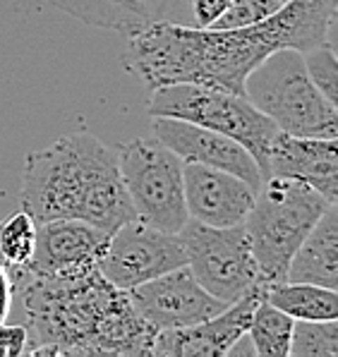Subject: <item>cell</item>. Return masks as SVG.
Segmentation results:
<instances>
[{"mask_svg":"<svg viewBox=\"0 0 338 357\" xmlns=\"http://www.w3.org/2000/svg\"><path fill=\"white\" fill-rule=\"evenodd\" d=\"M336 31L338 0H291L271 17L240 29L151 22L130 34L120 63L149 91L166 84H201L243 94L245 77L266 56L279 48L305 53L321 43L338 46Z\"/></svg>","mask_w":338,"mask_h":357,"instance_id":"1","label":"cell"},{"mask_svg":"<svg viewBox=\"0 0 338 357\" xmlns=\"http://www.w3.org/2000/svg\"><path fill=\"white\" fill-rule=\"evenodd\" d=\"M279 3H281V5H286V3H291V0H279Z\"/></svg>","mask_w":338,"mask_h":357,"instance_id":"28","label":"cell"},{"mask_svg":"<svg viewBox=\"0 0 338 357\" xmlns=\"http://www.w3.org/2000/svg\"><path fill=\"white\" fill-rule=\"evenodd\" d=\"M60 13L84 22L96 29L118 31V34H135L144 29V20L135 10L132 0H46Z\"/></svg>","mask_w":338,"mask_h":357,"instance_id":"18","label":"cell"},{"mask_svg":"<svg viewBox=\"0 0 338 357\" xmlns=\"http://www.w3.org/2000/svg\"><path fill=\"white\" fill-rule=\"evenodd\" d=\"M13 281L8 276V268L0 264V324L10 317V307H13Z\"/></svg>","mask_w":338,"mask_h":357,"instance_id":"27","label":"cell"},{"mask_svg":"<svg viewBox=\"0 0 338 357\" xmlns=\"http://www.w3.org/2000/svg\"><path fill=\"white\" fill-rule=\"evenodd\" d=\"M266 178H293L312 185L331 204L338 199V142L293 137L279 130L266 158Z\"/></svg>","mask_w":338,"mask_h":357,"instance_id":"15","label":"cell"},{"mask_svg":"<svg viewBox=\"0 0 338 357\" xmlns=\"http://www.w3.org/2000/svg\"><path fill=\"white\" fill-rule=\"evenodd\" d=\"M266 283L259 281L240 300L211 319L183 328L156 331L149 355L159 357H223L247 333L254 307L264 298Z\"/></svg>","mask_w":338,"mask_h":357,"instance_id":"11","label":"cell"},{"mask_svg":"<svg viewBox=\"0 0 338 357\" xmlns=\"http://www.w3.org/2000/svg\"><path fill=\"white\" fill-rule=\"evenodd\" d=\"M10 281L29 319L24 355H149L156 331L99 266L56 276L17 273Z\"/></svg>","mask_w":338,"mask_h":357,"instance_id":"2","label":"cell"},{"mask_svg":"<svg viewBox=\"0 0 338 357\" xmlns=\"http://www.w3.org/2000/svg\"><path fill=\"white\" fill-rule=\"evenodd\" d=\"M135 10L144 24L151 22H176V24H190V0H132Z\"/></svg>","mask_w":338,"mask_h":357,"instance_id":"24","label":"cell"},{"mask_svg":"<svg viewBox=\"0 0 338 357\" xmlns=\"http://www.w3.org/2000/svg\"><path fill=\"white\" fill-rule=\"evenodd\" d=\"M336 48L338 46H334V43H321V46H314V48H309V51H305L302 60H305V68H307V75L312 77V82L321 89V94L338 106Z\"/></svg>","mask_w":338,"mask_h":357,"instance_id":"22","label":"cell"},{"mask_svg":"<svg viewBox=\"0 0 338 357\" xmlns=\"http://www.w3.org/2000/svg\"><path fill=\"white\" fill-rule=\"evenodd\" d=\"M36 245V221L26 211H17L0 223V264L8 276H17L29 266Z\"/></svg>","mask_w":338,"mask_h":357,"instance_id":"20","label":"cell"},{"mask_svg":"<svg viewBox=\"0 0 338 357\" xmlns=\"http://www.w3.org/2000/svg\"><path fill=\"white\" fill-rule=\"evenodd\" d=\"M118 168L139 221L178 235L187 223L183 158L156 137L118 146Z\"/></svg>","mask_w":338,"mask_h":357,"instance_id":"7","label":"cell"},{"mask_svg":"<svg viewBox=\"0 0 338 357\" xmlns=\"http://www.w3.org/2000/svg\"><path fill=\"white\" fill-rule=\"evenodd\" d=\"M264 298L295 321L338 319V293L312 283H266Z\"/></svg>","mask_w":338,"mask_h":357,"instance_id":"17","label":"cell"},{"mask_svg":"<svg viewBox=\"0 0 338 357\" xmlns=\"http://www.w3.org/2000/svg\"><path fill=\"white\" fill-rule=\"evenodd\" d=\"M286 281L338 288V206L329 204L288 264Z\"/></svg>","mask_w":338,"mask_h":357,"instance_id":"16","label":"cell"},{"mask_svg":"<svg viewBox=\"0 0 338 357\" xmlns=\"http://www.w3.org/2000/svg\"><path fill=\"white\" fill-rule=\"evenodd\" d=\"M231 5V0H190V20L192 26L206 29L221 17L223 10Z\"/></svg>","mask_w":338,"mask_h":357,"instance_id":"25","label":"cell"},{"mask_svg":"<svg viewBox=\"0 0 338 357\" xmlns=\"http://www.w3.org/2000/svg\"><path fill=\"white\" fill-rule=\"evenodd\" d=\"M20 204L36 223L77 218L108 235L137 218L120 178L118 151L86 130L26 153Z\"/></svg>","mask_w":338,"mask_h":357,"instance_id":"3","label":"cell"},{"mask_svg":"<svg viewBox=\"0 0 338 357\" xmlns=\"http://www.w3.org/2000/svg\"><path fill=\"white\" fill-rule=\"evenodd\" d=\"M185 264V247L178 235L132 218L108 235L106 250L96 266L108 283L130 290Z\"/></svg>","mask_w":338,"mask_h":357,"instance_id":"9","label":"cell"},{"mask_svg":"<svg viewBox=\"0 0 338 357\" xmlns=\"http://www.w3.org/2000/svg\"><path fill=\"white\" fill-rule=\"evenodd\" d=\"M288 357H338V319L295 321Z\"/></svg>","mask_w":338,"mask_h":357,"instance_id":"21","label":"cell"},{"mask_svg":"<svg viewBox=\"0 0 338 357\" xmlns=\"http://www.w3.org/2000/svg\"><path fill=\"white\" fill-rule=\"evenodd\" d=\"M108 233L77 218H53L36 223V245L29 266L22 273H75L96 266L106 250Z\"/></svg>","mask_w":338,"mask_h":357,"instance_id":"14","label":"cell"},{"mask_svg":"<svg viewBox=\"0 0 338 357\" xmlns=\"http://www.w3.org/2000/svg\"><path fill=\"white\" fill-rule=\"evenodd\" d=\"M183 183L187 216L204 226H243L257 197V190L243 178L201 163H185Z\"/></svg>","mask_w":338,"mask_h":357,"instance_id":"13","label":"cell"},{"mask_svg":"<svg viewBox=\"0 0 338 357\" xmlns=\"http://www.w3.org/2000/svg\"><path fill=\"white\" fill-rule=\"evenodd\" d=\"M243 94L286 135L338 139V106L321 94L295 48H279L261 60L245 77Z\"/></svg>","mask_w":338,"mask_h":357,"instance_id":"5","label":"cell"},{"mask_svg":"<svg viewBox=\"0 0 338 357\" xmlns=\"http://www.w3.org/2000/svg\"><path fill=\"white\" fill-rule=\"evenodd\" d=\"M178 238L185 247L187 268L216 300L233 305L261 281L243 226L216 228L187 218Z\"/></svg>","mask_w":338,"mask_h":357,"instance_id":"8","label":"cell"},{"mask_svg":"<svg viewBox=\"0 0 338 357\" xmlns=\"http://www.w3.org/2000/svg\"><path fill=\"white\" fill-rule=\"evenodd\" d=\"M149 118H178L236 139L252 153L264 178L266 158L279 128L247 96L201 84H166L149 91Z\"/></svg>","mask_w":338,"mask_h":357,"instance_id":"6","label":"cell"},{"mask_svg":"<svg viewBox=\"0 0 338 357\" xmlns=\"http://www.w3.org/2000/svg\"><path fill=\"white\" fill-rule=\"evenodd\" d=\"M295 319L274 307L266 298L254 307L247 326V340L252 343L254 355L259 357H288L291 336Z\"/></svg>","mask_w":338,"mask_h":357,"instance_id":"19","label":"cell"},{"mask_svg":"<svg viewBox=\"0 0 338 357\" xmlns=\"http://www.w3.org/2000/svg\"><path fill=\"white\" fill-rule=\"evenodd\" d=\"M128 295L137 314L154 331L194 326V324L216 317L228 307L226 302L216 300L214 295L201 288L187 264L141 285H135L128 290Z\"/></svg>","mask_w":338,"mask_h":357,"instance_id":"10","label":"cell"},{"mask_svg":"<svg viewBox=\"0 0 338 357\" xmlns=\"http://www.w3.org/2000/svg\"><path fill=\"white\" fill-rule=\"evenodd\" d=\"M329 204L319 190L302 180L266 178L261 183L243 221L261 281H286L293 255Z\"/></svg>","mask_w":338,"mask_h":357,"instance_id":"4","label":"cell"},{"mask_svg":"<svg viewBox=\"0 0 338 357\" xmlns=\"http://www.w3.org/2000/svg\"><path fill=\"white\" fill-rule=\"evenodd\" d=\"M281 8L279 0H231L221 17L206 29H240V26H252L257 22L271 17Z\"/></svg>","mask_w":338,"mask_h":357,"instance_id":"23","label":"cell"},{"mask_svg":"<svg viewBox=\"0 0 338 357\" xmlns=\"http://www.w3.org/2000/svg\"><path fill=\"white\" fill-rule=\"evenodd\" d=\"M151 130L156 139L183 158V163H201V166L228 170L252 185L254 190H259L264 183L252 153L221 132L178 118H151Z\"/></svg>","mask_w":338,"mask_h":357,"instance_id":"12","label":"cell"},{"mask_svg":"<svg viewBox=\"0 0 338 357\" xmlns=\"http://www.w3.org/2000/svg\"><path fill=\"white\" fill-rule=\"evenodd\" d=\"M26 326H8V324H0V357H20L26 350Z\"/></svg>","mask_w":338,"mask_h":357,"instance_id":"26","label":"cell"}]
</instances>
